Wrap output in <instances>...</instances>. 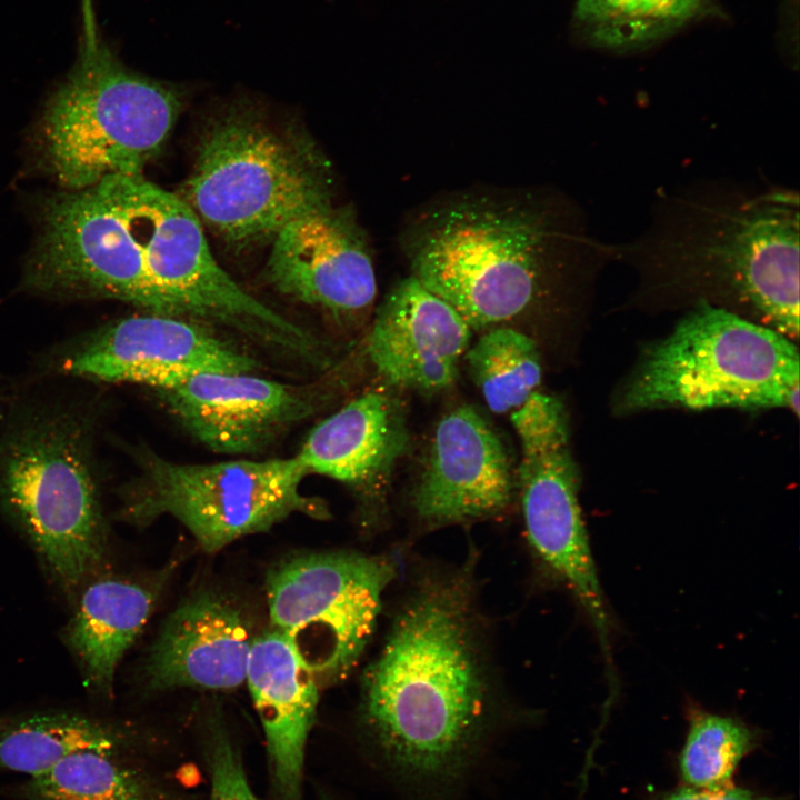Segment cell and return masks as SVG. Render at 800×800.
<instances>
[{
  "label": "cell",
  "instance_id": "cell-1",
  "mask_svg": "<svg viewBox=\"0 0 800 800\" xmlns=\"http://www.w3.org/2000/svg\"><path fill=\"white\" fill-rule=\"evenodd\" d=\"M469 572L417 579L363 673L361 720L401 777L456 779L491 718L493 692Z\"/></svg>",
  "mask_w": 800,
  "mask_h": 800
},
{
  "label": "cell",
  "instance_id": "cell-2",
  "mask_svg": "<svg viewBox=\"0 0 800 800\" xmlns=\"http://www.w3.org/2000/svg\"><path fill=\"white\" fill-rule=\"evenodd\" d=\"M400 246L410 274L471 329L526 316L596 258L571 204L532 187L439 196L409 216Z\"/></svg>",
  "mask_w": 800,
  "mask_h": 800
},
{
  "label": "cell",
  "instance_id": "cell-3",
  "mask_svg": "<svg viewBox=\"0 0 800 800\" xmlns=\"http://www.w3.org/2000/svg\"><path fill=\"white\" fill-rule=\"evenodd\" d=\"M643 240L659 284L799 336V197L789 190L694 200Z\"/></svg>",
  "mask_w": 800,
  "mask_h": 800
},
{
  "label": "cell",
  "instance_id": "cell-4",
  "mask_svg": "<svg viewBox=\"0 0 800 800\" xmlns=\"http://www.w3.org/2000/svg\"><path fill=\"white\" fill-rule=\"evenodd\" d=\"M77 60L44 111V159L67 191L142 173L180 108L176 89L128 69L103 40L92 0H81Z\"/></svg>",
  "mask_w": 800,
  "mask_h": 800
},
{
  "label": "cell",
  "instance_id": "cell-5",
  "mask_svg": "<svg viewBox=\"0 0 800 800\" xmlns=\"http://www.w3.org/2000/svg\"><path fill=\"white\" fill-rule=\"evenodd\" d=\"M800 358L792 339L736 312L698 302L648 347L619 409H788L799 414Z\"/></svg>",
  "mask_w": 800,
  "mask_h": 800
},
{
  "label": "cell",
  "instance_id": "cell-6",
  "mask_svg": "<svg viewBox=\"0 0 800 800\" xmlns=\"http://www.w3.org/2000/svg\"><path fill=\"white\" fill-rule=\"evenodd\" d=\"M91 423L69 409H36L0 438V501L68 592L98 568L106 526Z\"/></svg>",
  "mask_w": 800,
  "mask_h": 800
},
{
  "label": "cell",
  "instance_id": "cell-7",
  "mask_svg": "<svg viewBox=\"0 0 800 800\" xmlns=\"http://www.w3.org/2000/svg\"><path fill=\"white\" fill-rule=\"evenodd\" d=\"M184 190L200 221L240 248L272 240L299 213L331 201V176L312 142L236 108L202 137Z\"/></svg>",
  "mask_w": 800,
  "mask_h": 800
},
{
  "label": "cell",
  "instance_id": "cell-8",
  "mask_svg": "<svg viewBox=\"0 0 800 800\" xmlns=\"http://www.w3.org/2000/svg\"><path fill=\"white\" fill-rule=\"evenodd\" d=\"M140 476L124 490L121 516L148 524L160 516L182 523L206 552L266 532L293 513L327 516L301 493L307 471L297 456L218 463H176L139 453Z\"/></svg>",
  "mask_w": 800,
  "mask_h": 800
},
{
  "label": "cell",
  "instance_id": "cell-9",
  "mask_svg": "<svg viewBox=\"0 0 800 800\" xmlns=\"http://www.w3.org/2000/svg\"><path fill=\"white\" fill-rule=\"evenodd\" d=\"M394 577L396 566L383 556L292 554L267 574L270 628L296 644L319 684L336 682L362 656Z\"/></svg>",
  "mask_w": 800,
  "mask_h": 800
},
{
  "label": "cell",
  "instance_id": "cell-10",
  "mask_svg": "<svg viewBox=\"0 0 800 800\" xmlns=\"http://www.w3.org/2000/svg\"><path fill=\"white\" fill-rule=\"evenodd\" d=\"M521 459L518 480L528 541L544 566L573 593L612 667L611 620L579 503V472L562 402L536 391L511 412Z\"/></svg>",
  "mask_w": 800,
  "mask_h": 800
},
{
  "label": "cell",
  "instance_id": "cell-11",
  "mask_svg": "<svg viewBox=\"0 0 800 800\" xmlns=\"http://www.w3.org/2000/svg\"><path fill=\"white\" fill-rule=\"evenodd\" d=\"M270 283L342 322L367 319L377 297L372 252L356 214L331 201L288 221L272 238Z\"/></svg>",
  "mask_w": 800,
  "mask_h": 800
},
{
  "label": "cell",
  "instance_id": "cell-12",
  "mask_svg": "<svg viewBox=\"0 0 800 800\" xmlns=\"http://www.w3.org/2000/svg\"><path fill=\"white\" fill-rule=\"evenodd\" d=\"M63 373L161 389L199 372H252L257 362L190 319L147 313L110 322L58 361Z\"/></svg>",
  "mask_w": 800,
  "mask_h": 800
},
{
  "label": "cell",
  "instance_id": "cell-13",
  "mask_svg": "<svg viewBox=\"0 0 800 800\" xmlns=\"http://www.w3.org/2000/svg\"><path fill=\"white\" fill-rule=\"evenodd\" d=\"M507 450L487 419L462 404L437 423L427 461L412 493V507L427 524L489 518L512 499Z\"/></svg>",
  "mask_w": 800,
  "mask_h": 800
},
{
  "label": "cell",
  "instance_id": "cell-14",
  "mask_svg": "<svg viewBox=\"0 0 800 800\" xmlns=\"http://www.w3.org/2000/svg\"><path fill=\"white\" fill-rule=\"evenodd\" d=\"M157 391L191 436L221 453L257 452L312 411L307 391L251 372H199Z\"/></svg>",
  "mask_w": 800,
  "mask_h": 800
},
{
  "label": "cell",
  "instance_id": "cell-15",
  "mask_svg": "<svg viewBox=\"0 0 800 800\" xmlns=\"http://www.w3.org/2000/svg\"><path fill=\"white\" fill-rule=\"evenodd\" d=\"M471 330L449 303L409 274L378 307L367 354L391 387L438 392L454 382Z\"/></svg>",
  "mask_w": 800,
  "mask_h": 800
},
{
  "label": "cell",
  "instance_id": "cell-16",
  "mask_svg": "<svg viewBox=\"0 0 800 800\" xmlns=\"http://www.w3.org/2000/svg\"><path fill=\"white\" fill-rule=\"evenodd\" d=\"M253 637L241 610L211 589L193 592L164 619L143 663L150 689L231 690L246 682Z\"/></svg>",
  "mask_w": 800,
  "mask_h": 800
},
{
  "label": "cell",
  "instance_id": "cell-17",
  "mask_svg": "<svg viewBox=\"0 0 800 800\" xmlns=\"http://www.w3.org/2000/svg\"><path fill=\"white\" fill-rule=\"evenodd\" d=\"M246 683L264 733L277 800H303L306 746L319 682L296 644L272 628L253 637Z\"/></svg>",
  "mask_w": 800,
  "mask_h": 800
},
{
  "label": "cell",
  "instance_id": "cell-18",
  "mask_svg": "<svg viewBox=\"0 0 800 800\" xmlns=\"http://www.w3.org/2000/svg\"><path fill=\"white\" fill-rule=\"evenodd\" d=\"M408 441L400 401L389 391L371 390L320 421L297 457L307 473L326 476L370 494L383 483Z\"/></svg>",
  "mask_w": 800,
  "mask_h": 800
},
{
  "label": "cell",
  "instance_id": "cell-19",
  "mask_svg": "<svg viewBox=\"0 0 800 800\" xmlns=\"http://www.w3.org/2000/svg\"><path fill=\"white\" fill-rule=\"evenodd\" d=\"M154 602L151 588L130 580L100 579L83 590L67 640L98 693H111L118 664L142 631Z\"/></svg>",
  "mask_w": 800,
  "mask_h": 800
},
{
  "label": "cell",
  "instance_id": "cell-20",
  "mask_svg": "<svg viewBox=\"0 0 800 800\" xmlns=\"http://www.w3.org/2000/svg\"><path fill=\"white\" fill-rule=\"evenodd\" d=\"M126 741L117 726L79 713L0 719V769L32 777L80 751L120 752Z\"/></svg>",
  "mask_w": 800,
  "mask_h": 800
},
{
  "label": "cell",
  "instance_id": "cell-21",
  "mask_svg": "<svg viewBox=\"0 0 800 800\" xmlns=\"http://www.w3.org/2000/svg\"><path fill=\"white\" fill-rule=\"evenodd\" d=\"M119 752L86 750L32 776L23 787L29 800H169Z\"/></svg>",
  "mask_w": 800,
  "mask_h": 800
},
{
  "label": "cell",
  "instance_id": "cell-22",
  "mask_svg": "<svg viewBox=\"0 0 800 800\" xmlns=\"http://www.w3.org/2000/svg\"><path fill=\"white\" fill-rule=\"evenodd\" d=\"M464 358L470 378L494 413L520 408L541 381L536 341L510 327L499 326L483 333Z\"/></svg>",
  "mask_w": 800,
  "mask_h": 800
},
{
  "label": "cell",
  "instance_id": "cell-23",
  "mask_svg": "<svg viewBox=\"0 0 800 800\" xmlns=\"http://www.w3.org/2000/svg\"><path fill=\"white\" fill-rule=\"evenodd\" d=\"M706 0H578L574 19L606 49H633L670 34L699 16Z\"/></svg>",
  "mask_w": 800,
  "mask_h": 800
},
{
  "label": "cell",
  "instance_id": "cell-24",
  "mask_svg": "<svg viewBox=\"0 0 800 800\" xmlns=\"http://www.w3.org/2000/svg\"><path fill=\"white\" fill-rule=\"evenodd\" d=\"M756 741V731L743 721L693 710L680 754L681 774L692 788L717 790L729 787L738 763Z\"/></svg>",
  "mask_w": 800,
  "mask_h": 800
},
{
  "label": "cell",
  "instance_id": "cell-25",
  "mask_svg": "<svg viewBox=\"0 0 800 800\" xmlns=\"http://www.w3.org/2000/svg\"><path fill=\"white\" fill-rule=\"evenodd\" d=\"M208 756L211 789L207 800H259L247 781L238 750L220 728L212 730Z\"/></svg>",
  "mask_w": 800,
  "mask_h": 800
},
{
  "label": "cell",
  "instance_id": "cell-26",
  "mask_svg": "<svg viewBox=\"0 0 800 800\" xmlns=\"http://www.w3.org/2000/svg\"><path fill=\"white\" fill-rule=\"evenodd\" d=\"M663 800H772L764 796L754 793L747 789L740 788H722L717 790L682 788L670 794Z\"/></svg>",
  "mask_w": 800,
  "mask_h": 800
}]
</instances>
